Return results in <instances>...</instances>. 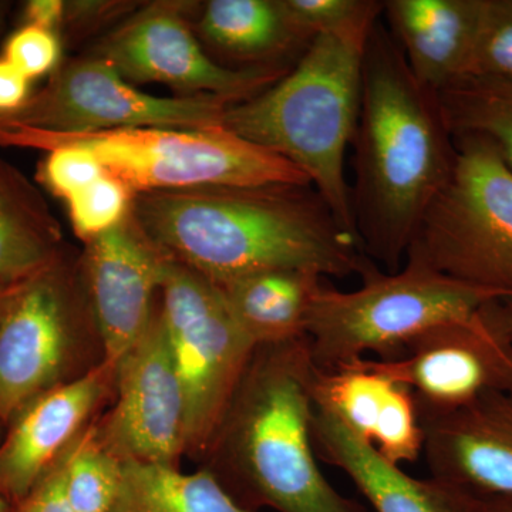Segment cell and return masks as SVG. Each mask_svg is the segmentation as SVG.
Here are the masks:
<instances>
[{"mask_svg":"<svg viewBox=\"0 0 512 512\" xmlns=\"http://www.w3.org/2000/svg\"><path fill=\"white\" fill-rule=\"evenodd\" d=\"M131 214L168 259L215 284L281 268L348 278L375 265L312 184L146 192Z\"/></svg>","mask_w":512,"mask_h":512,"instance_id":"cell-1","label":"cell"},{"mask_svg":"<svg viewBox=\"0 0 512 512\" xmlns=\"http://www.w3.org/2000/svg\"><path fill=\"white\" fill-rule=\"evenodd\" d=\"M352 194L363 254L397 272L421 221L457 161L436 93L414 79L389 29L377 20L362 67Z\"/></svg>","mask_w":512,"mask_h":512,"instance_id":"cell-2","label":"cell"},{"mask_svg":"<svg viewBox=\"0 0 512 512\" xmlns=\"http://www.w3.org/2000/svg\"><path fill=\"white\" fill-rule=\"evenodd\" d=\"M308 338L255 350L210 453L239 504L278 512H366L326 480L312 439Z\"/></svg>","mask_w":512,"mask_h":512,"instance_id":"cell-3","label":"cell"},{"mask_svg":"<svg viewBox=\"0 0 512 512\" xmlns=\"http://www.w3.org/2000/svg\"><path fill=\"white\" fill-rule=\"evenodd\" d=\"M372 29L316 36L288 73L251 99L229 104L222 119L225 130L296 165L356 237L345 154Z\"/></svg>","mask_w":512,"mask_h":512,"instance_id":"cell-4","label":"cell"},{"mask_svg":"<svg viewBox=\"0 0 512 512\" xmlns=\"http://www.w3.org/2000/svg\"><path fill=\"white\" fill-rule=\"evenodd\" d=\"M60 144L92 151L104 168L134 194L311 184L284 157L222 127H144L96 134H52L19 126L0 128V147L32 148L43 153Z\"/></svg>","mask_w":512,"mask_h":512,"instance_id":"cell-5","label":"cell"},{"mask_svg":"<svg viewBox=\"0 0 512 512\" xmlns=\"http://www.w3.org/2000/svg\"><path fill=\"white\" fill-rule=\"evenodd\" d=\"M360 278L363 284L355 291H339L325 282L316 293L306 338L320 370L348 366L369 353L394 359L421 333L468 318L498 298L414 258L387 274L372 265Z\"/></svg>","mask_w":512,"mask_h":512,"instance_id":"cell-6","label":"cell"},{"mask_svg":"<svg viewBox=\"0 0 512 512\" xmlns=\"http://www.w3.org/2000/svg\"><path fill=\"white\" fill-rule=\"evenodd\" d=\"M446 187L406 258L498 298L512 296V171L478 138H457Z\"/></svg>","mask_w":512,"mask_h":512,"instance_id":"cell-7","label":"cell"},{"mask_svg":"<svg viewBox=\"0 0 512 512\" xmlns=\"http://www.w3.org/2000/svg\"><path fill=\"white\" fill-rule=\"evenodd\" d=\"M158 318L187 402V453L204 454L255 353L229 311L220 286L168 262Z\"/></svg>","mask_w":512,"mask_h":512,"instance_id":"cell-8","label":"cell"},{"mask_svg":"<svg viewBox=\"0 0 512 512\" xmlns=\"http://www.w3.org/2000/svg\"><path fill=\"white\" fill-rule=\"evenodd\" d=\"M93 322L79 268L62 252L6 292L0 308V426L73 377L76 349Z\"/></svg>","mask_w":512,"mask_h":512,"instance_id":"cell-9","label":"cell"},{"mask_svg":"<svg viewBox=\"0 0 512 512\" xmlns=\"http://www.w3.org/2000/svg\"><path fill=\"white\" fill-rule=\"evenodd\" d=\"M229 101L212 96L157 97L127 82L94 55L60 64L26 106L0 117L3 126L52 134H96L126 128L222 127Z\"/></svg>","mask_w":512,"mask_h":512,"instance_id":"cell-10","label":"cell"},{"mask_svg":"<svg viewBox=\"0 0 512 512\" xmlns=\"http://www.w3.org/2000/svg\"><path fill=\"white\" fill-rule=\"evenodd\" d=\"M184 10V3L143 6L101 37L90 55L109 62L134 86L160 83L184 96H212L229 103L251 99L289 72L224 66L205 52Z\"/></svg>","mask_w":512,"mask_h":512,"instance_id":"cell-11","label":"cell"},{"mask_svg":"<svg viewBox=\"0 0 512 512\" xmlns=\"http://www.w3.org/2000/svg\"><path fill=\"white\" fill-rule=\"evenodd\" d=\"M365 360L412 393L421 424L488 394H512V342L481 309L421 333L394 359Z\"/></svg>","mask_w":512,"mask_h":512,"instance_id":"cell-12","label":"cell"},{"mask_svg":"<svg viewBox=\"0 0 512 512\" xmlns=\"http://www.w3.org/2000/svg\"><path fill=\"white\" fill-rule=\"evenodd\" d=\"M114 383L116 403L97 429L101 443L123 461L178 467L187 453V402L157 311L116 366Z\"/></svg>","mask_w":512,"mask_h":512,"instance_id":"cell-13","label":"cell"},{"mask_svg":"<svg viewBox=\"0 0 512 512\" xmlns=\"http://www.w3.org/2000/svg\"><path fill=\"white\" fill-rule=\"evenodd\" d=\"M168 262L133 214L84 245L80 265L107 365H119L147 332Z\"/></svg>","mask_w":512,"mask_h":512,"instance_id":"cell-14","label":"cell"},{"mask_svg":"<svg viewBox=\"0 0 512 512\" xmlns=\"http://www.w3.org/2000/svg\"><path fill=\"white\" fill-rule=\"evenodd\" d=\"M116 367L101 362L43 393L6 426L0 439V490L19 503L87 430L110 392Z\"/></svg>","mask_w":512,"mask_h":512,"instance_id":"cell-15","label":"cell"},{"mask_svg":"<svg viewBox=\"0 0 512 512\" xmlns=\"http://www.w3.org/2000/svg\"><path fill=\"white\" fill-rule=\"evenodd\" d=\"M421 426L430 478L470 497L512 495V394H488Z\"/></svg>","mask_w":512,"mask_h":512,"instance_id":"cell-16","label":"cell"},{"mask_svg":"<svg viewBox=\"0 0 512 512\" xmlns=\"http://www.w3.org/2000/svg\"><path fill=\"white\" fill-rule=\"evenodd\" d=\"M315 406L328 410L380 456L400 466L423 454L424 430L412 393L366 360L333 370L315 369Z\"/></svg>","mask_w":512,"mask_h":512,"instance_id":"cell-17","label":"cell"},{"mask_svg":"<svg viewBox=\"0 0 512 512\" xmlns=\"http://www.w3.org/2000/svg\"><path fill=\"white\" fill-rule=\"evenodd\" d=\"M484 0H387L383 15L414 79L439 94L466 74Z\"/></svg>","mask_w":512,"mask_h":512,"instance_id":"cell-18","label":"cell"},{"mask_svg":"<svg viewBox=\"0 0 512 512\" xmlns=\"http://www.w3.org/2000/svg\"><path fill=\"white\" fill-rule=\"evenodd\" d=\"M312 439L316 456L343 471L376 512H467L466 494L433 478L410 477L318 406L313 410Z\"/></svg>","mask_w":512,"mask_h":512,"instance_id":"cell-19","label":"cell"},{"mask_svg":"<svg viewBox=\"0 0 512 512\" xmlns=\"http://www.w3.org/2000/svg\"><path fill=\"white\" fill-rule=\"evenodd\" d=\"M198 32L211 56L238 70H291L313 40L292 22L282 0H210Z\"/></svg>","mask_w":512,"mask_h":512,"instance_id":"cell-20","label":"cell"},{"mask_svg":"<svg viewBox=\"0 0 512 512\" xmlns=\"http://www.w3.org/2000/svg\"><path fill=\"white\" fill-rule=\"evenodd\" d=\"M326 278L305 269H265L217 284L256 349L306 338L316 293Z\"/></svg>","mask_w":512,"mask_h":512,"instance_id":"cell-21","label":"cell"},{"mask_svg":"<svg viewBox=\"0 0 512 512\" xmlns=\"http://www.w3.org/2000/svg\"><path fill=\"white\" fill-rule=\"evenodd\" d=\"M62 252V229L42 192L0 157V286L20 284Z\"/></svg>","mask_w":512,"mask_h":512,"instance_id":"cell-22","label":"cell"},{"mask_svg":"<svg viewBox=\"0 0 512 512\" xmlns=\"http://www.w3.org/2000/svg\"><path fill=\"white\" fill-rule=\"evenodd\" d=\"M111 512H256L239 504L210 470L124 461L123 483Z\"/></svg>","mask_w":512,"mask_h":512,"instance_id":"cell-23","label":"cell"},{"mask_svg":"<svg viewBox=\"0 0 512 512\" xmlns=\"http://www.w3.org/2000/svg\"><path fill=\"white\" fill-rule=\"evenodd\" d=\"M437 97L454 140L484 141L512 171V80L460 77Z\"/></svg>","mask_w":512,"mask_h":512,"instance_id":"cell-24","label":"cell"},{"mask_svg":"<svg viewBox=\"0 0 512 512\" xmlns=\"http://www.w3.org/2000/svg\"><path fill=\"white\" fill-rule=\"evenodd\" d=\"M124 461L89 426L67 456L66 491L73 512H111L123 483Z\"/></svg>","mask_w":512,"mask_h":512,"instance_id":"cell-25","label":"cell"},{"mask_svg":"<svg viewBox=\"0 0 512 512\" xmlns=\"http://www.w3.org/2000/svg\"><path fill=\"white\" fill-rule=\"evenodd\" d=\"M136 194L107 171L66 201L74 234L84 244L116 228L133 210Z\"/></svg>","mask_w":512,"mask_h":512,"instance_id":"cell-26","label":"cell"},{"mask_svg":"<svg viewBox=\"0 0 512 512\" xmlns=\"http://www.w3.org/2000/svg\"><path fill=\"white\" fill-rule=\"evenodd\" d=\"M292 22L315 39L326 33L369 30L383 15L379 0H282Z\"/></svg>","mask_w":512,"mask_h":512,"instance_id":"cell-27","label":"cell"},{"mask_svg":"<svg viewBox=\"0 0 512 512\" xmlns=\"http://www.w3.org/2000/svg\"><path fill=\"white\" fill-rule=\"evenodd\" d=\"M463 77L512 80V0H484L476 42Z\"/></svg>","mask_w":512,"mask_h":512,"instance_id":"cell-28","label":"cell"},{"mask_svg":"<svg viewBox=\"0 0 512 512\" xmlns=\"http://www.w3.org/2000/svg\"><path fill=\"white\" fill-rule=\"evenodd\" d=\"M37 168V181L63 201L89 187L107 173L92 151L73 144H60L43 151Z\"/></svg>","mask_w":512,"mask_h":512,"instance_id":"cell-29","label":"cell"},{"mask_svg":"<svg viewBox=\"0 0 512 512\" xmlns=\"http://www.w3.org/2000/svg\"><path fill=\"white\" fill-rule=\"evenodd\" d=\"M2 57L33 82L60 66L62 40L50 30L22 25L6 39Z\"/></svg>","mask_w":512,"mask_h":512,"instance_id":"cell-30","label":"cell"},{"mask_svg":"<svg viewBox=\"0 0 512 512\" xmlns=\"http://www.w3.org/2000/svg\"><path fill=\"white\" fill-rule=\"evenodd\" d=\"M134 2H116V0H72L66 2V19L62 33L79 37L103 28L113 20H124L137 8ZM60 33V35H62Z\"/></svg>","mask_w":512,"mask_h":512,"instance_id":"cell-31","label":"cell"},{"mask_svg":"<svg viewBox=\"0 0 512 512\" xmlns=\"http://www.w3.org/2000/svg\"><path fill=\"white\" fill-rule=\"evenodd\" d=\"M72 448V447H70ZM69 448V450H70ZM69 450L47 471L19 503L10 505V512H73L66 491V466Z\"/></svg>","mask_w":512,"mask_h":512,"instance_id":"cell-32","label":"cell"},{"mask_svg":"<svg viewBox=\"0 0 512 512\" xmlns=\"http://www.w3.org/2000/svg\"><path fill=\"white\" fill-rule=\"evenodd\" d=\"M32 97V80L0 57V117L12 116Z\"/></svg>","mask_w":512,"mask_h":512,"instance_id":"cell-33","label":"cell"},{"mask_svg":"<svg viewBox=\"0 0 512 512\" xmlns=\"http://www.w3.org/2000/svg\"><path fill=\"white\" fill-rule=\"evenodd\" d=\"M66 19V0H29L23 6V25L50 30L60 37Z\"/></svg>","mask_w":512,"mask_h":512,"instance_id":"cell-34","label":"cell"},{"mask_svg":"<svg viewBox=\"0 0 512 512\" xmlns=\"http://www.w3.org/2000/svg\"><path fill=\"white\" fill-rule=\"evenodd\" d=\"M481 312L512 342V296L511 298L493 299V301L485 303Z\"/></svg>","mask_w":512,"mask_h":512,"instance_id":"cell-35","label":"cell"},{"mask_svg":"<svg viewBox=\"0 0 512 512\" xmlns=\"http://www.w3.org/2000/svg\"><path fill=\"white\" fill-rule=\"evenodd\" d=\"M467 512H512V495H491V497L467 495Z\"/></svg>","mask_w":512,"mask_h":512,"instance_id":"cell-36","label":"cell"},{"mask_svg":"<svg viewBox=\"0 0 512 512\" xmlns=\"http://www.w3.org/2000/svg\"><path fill=\"white\" fill-rule=\"evenodd\" d=\"M10 10V3L9 2H3V0H0V30L5 28L6 19H8Z\"/></svg>","mask_w":512,"mask_h":512,"instance_id":"cell-37","label":"cell"},{"mask_svg":"<svg viewBox=\"0 0 512 512\" xmlns=\"http://www.w3.org/2000/svg\"><path fill=\"white\" fill-rule=\"evenodd\" d=\"M0 512H10V505L5 495H3L2 490H0Z\"/></svg>","mask_w":512,"mask_h":512,"instance_id":"cell-38","label":"cell"},{"mask_svg":"<svg viewBox=\"0 0 512 512\" xmlns=\"http://www.w3.org/2000/svg\"><path fill=\"white\" fill-rule=\"evenodd\" d=\"M6 292H8V288H3L0 286V308H2L3 299H5Z\"/></svg>","mask_w":512,"mask_h":512,"instance_id":"cell-39","label":"cell"},{"mask_svg":"<svg viewBox=\"0 0 512 512\" xmlns=\"http://www.w3.org/2000/svg\"><path fill=\"white\" fill-rule=\"evenodd\" d=\"M0 128H2V123H0Z\"/></svg>","mask_w":512,"mask_h":512,"instance_id":"cell-40","label":"cell"}]
</instances>
